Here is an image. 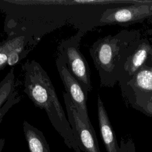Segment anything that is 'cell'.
Returning a JSON list of instances; mask_svg holds the SVG:
<instances>
[{
  "mask_svg": "<svg viewBox=\"0 0 152 152\" xmlns=\"http://www.w3.org/2000/svg\"><path fill=\"white\" fill-rule=\"evenodd\" d=\"M23 69L24 93L36 107L45 110L52 126L68 148L74 152H81L47 72L34 60L27 61L23 66Z\"/></svg>",
  "mask_w": 152,
  "mask_h": 152,
  "instance_id": "6da1fadb",
  "label": "cell"
},
{
  "mask_svg": "<svg viewBox=\"0 0 152 152\" xmlns=\"http://www.w3.org/2000/svg\"><path fill=\"white\" fill-rule=\"evenodd\" d=\"M63 97L68 120L80 150L84 152H100L96 132L90 121L80 115L66 92L63 93Z\"/></svg>",
  "mask_w": 152,
  "mask_h": 152,
  "instance_id": "7a4b0ae2",
  "label": "cell"
},
{
  "mask_svg": "<svg viewBox=\"0 0 152 152\" xmlns=\"http://www.w3.org/2000/svg\"><path fill=\"white\" fill-rule=\"evenodd\" d=\"M80 34L62 41L59 47V53L64 59L71 74L87 91H91V86L88 65L80 50Z\"/></svg>",
  "mask_w": 152,
  "mask_h": 152,
  "instance_id": "3957f363",
  "label": "cell"
},
{
  "mask_svg": "<svg viewBox=\"0 0 152 152\" xmlns=\"http://www.w3.org/2000/svg\"><path fill=\"white\" fill-rule=\"evenodd\" d=\"M55 62L66 93L80 115L86 119L90 120L87 107L88 91L71 74L64 58L61 55L58 54Z\"/></svg>",
  "mask_w": 152,
  "mask_h": 152,
  "instance_id": "277c9868",
  "label": "cell"
},
{
  "mask_svg": "<svg viewBox=\"0 0 152 152\" xmlns=\"http://www.w3.org/2000/svg\"><path fill=\"white\" fill-rule=\"evenodd\" d=\"M152 15V5H132L114 9L103 20L106 23H122L134 21Z\"/></svg>",
  "mask_w": 152,
  "mask_h": 152,
  "instance_id": "5b68a950",
  "label": "cell"
},
{
  "mask_svg": "<svg viewBox=\"0 0 152 152\" xmlns=\"http://www.w3.org/2000/svg\"><path fill=\"white\" fill-rule=\"evenodd\" d=\"M17 94L12 68L0 82V124L8 111L20 101V97Z\"/></svg>",
  "mask_w": 152,
  "mask_h": 152,
  "instance_id": "8992f818",
  "label": "cell"
},
{
  "mask_svg": "<svg viewBox=\"0 0 152 152\" xmlns=\"http://www.w3.org/2000/svg\"><path fill=\"white\" fill-rule=\"evenodd\" d=\"M97 115L101 137L107 152H118V144L114 130L99 96L97 97Z\"/></svg>",
  "mask_w": 152,
  "mask_h": 152,
  "instance_id": "52a82bcc",
  "label": "cell"
},
{
  "mask_svg": "<svg viewBox=\"0 0 152 152\" xmlns=\"http://www.w3.org/2000/svg\"><path fill=\"white\" fill-rule=\"evenodd\" d=\"M90 52L96 67L100 72L109 69L114 56V49L108 39L96 42Z\"/></svg>",
  "mask_w": 152,
  "mask_h": 152,
  "instance_id": "ba28073f",
  "label": "cell"
},
{
  "mask_svg": "<svg viewBox=\"0 0 152 152\" xmlns=\"http://www.w3.org/2000/svg\"><path fill=\"white\" fill-rule=\"evenodd\" d=\"M23 132L30 152H51L43 132L24 121Z\"/></svg>",
  "mask_w": 152,
  "mask_h": 152,
  "instance_id": "9c48e42d",
  "label": "cell"
},
{
  "mask_svg": "<svg viewBox=\"0 0 152 152\" xmlns=\"http://www.w3.org/2000/svg\"><path fill=\"white\" fill-rule=\"evenodd\" d=\"M24 36L8 38L0 42V71L7 65L10 54L14 50L24 46Z\"/></svg>",
  "mask_w": 152,
  "mask_h": 152,
  "instance_id": "30bf717a",
  "label": "cell"
},
{
  "mask_svg": "<svg viewBox=\"0 0 152 152\" xmlns=\"http://www.w3.org/2000/svg\"><path fill=\"white\" fill-rule=\"evenodd\" d=\"M136 86L144 91H152V68L140 70L135 78Z\"/></svg>",
  "mask_w": 152,
  "mask_h": 152,
  "instance_id": "8fae6325",
  "label": "cell"
},
{
  "mask_svg": "<svg viewBox=\"0 0 152 152\" xmlns=\"http://www.w3.org/2000/svg\"><path fill=\"white\" fill-rule=\"evenodd\" d=\"M148 47L141 46L134 53L130 61V71L134 72L144 64L147 58Z\"/></svg>",
  "mask_w": 152,
  "mask_h": 152,
  "instance_id": "7c38bea8",
  "label": "cell"
},
{
  "mask_svg": "<svg viewBox=\"0 0 152 152\" xmlns=\"http://www.w3.org/2000/svg\"><path fill=\"white\" fill-rule=\"evenodd\" d=\"M118 152H137L133 140L131 138L126 140L122 138L120 141Z\"/></svg>",
  "mask_w": 152,
  "mask_h": 152,
  "instance_id": "4fadbf2b",
  "label": "cell"
},
{
  "mask_svg": "<svg viewBox=\"0 0 152 152\" xmlns=\"http://www.w3.org/2000/svg\"><path fill=\"white\" fill-rule=\"evenodd\" d=\"M5 138H0V152H2V149L5 145Z\"/></svg>",
  "mask_w": 152,
  "mask_h": 152,
  "instance_id": "5bb4252c",
  "label": "cell"
},
{
  "mask_svg": "<svg viewBox=\"0 0 152 152\" xmlns=\"http://www.w3.org/2000/svg\"><path fill=\"white\" fill-rule=\"evenodd\" d=\"M150 113L152 115V101L151 102V103L150 104Z\"/></svg>",
  "mask_w": 152,
  "mask_h": 152,
  "instance_id": "9a60e30c",
  "label": "cell"
}]
</instances>
